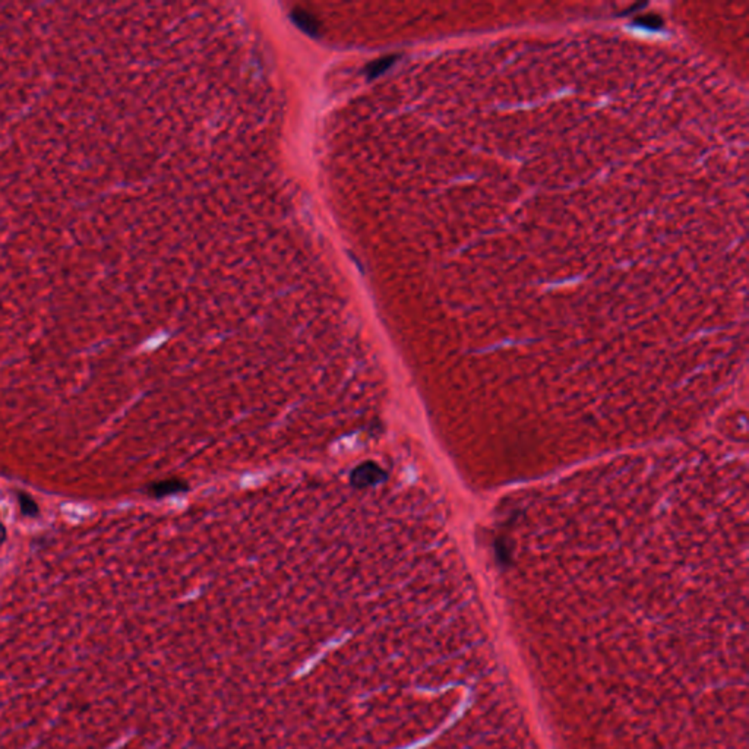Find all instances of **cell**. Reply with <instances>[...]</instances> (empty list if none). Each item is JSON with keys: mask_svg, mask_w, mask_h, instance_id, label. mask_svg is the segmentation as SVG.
<instances>
[{"mask_svg": "<svg viewBox=\"0 0 749 749\" xmlns=\"http://www.w3.org/2000/svg\"><path fill=\"white\" fill-rule=\"evenodd\" d=\"M19 500H21V505H22L24 514H26V515H35V514H37V505H35V503H34L28 496L22 495V496L19 498Z\"/></svg>", "mask_w": 749, "mask_h": 749, "instance_id": "cell-1", "label": "cell"}]
</instances>
